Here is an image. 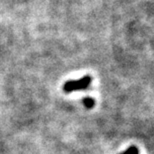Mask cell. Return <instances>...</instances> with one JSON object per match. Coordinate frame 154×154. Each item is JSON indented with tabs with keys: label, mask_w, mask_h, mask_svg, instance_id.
Instances as JSON below:
<instances>
[{
	"label": "cell",
	"mask_w": 154,
	"mask_h": 154,
	"mask_svg": "<svg viewBox=\"0 0 154 154\" xmlns=\"http://www.w3.org/2000/svg\"><path fill=\"white\" fill-rule=\"evenodd\" d=\"M92 78L90 76H84L80 79L76 80H68L64 83L63 85V91L65 93H71L74 91H80L84 90V89L88 88L91 84Z\"/></svg>",
	"instance_id": "6da1fadb"
},
{
	"label": "cell",
	"mask_w": 154,
	"mask_h": 154,
	"mask_svg": "<svg viewBox=\"0 0 154 154\" xmlns=\"http://www.w3.org/2000/svg\"><path fill=\"white\" fill-rule=\"evenodd\" d=\"M83 104H84V106L86 107V108L90 109L94 106L95 100L91 97H85L84 99H83Z\"/></svg>",
	"instance_id": "7a4b0ae2"
},
{
	"label": "cell",
	"mask_w": 154,
	"mask_h": 154,
	"mask_svg": "<svg viewBox=\"0 0 154 154\" xmlns=\"http://www.w3.org/2000/svg\"><path fill=\"white\" fill-rule=\"evenodd\" d=\"M122 154H139V151H138L137 147L131 146V147H129V148L126 150V151L123 152Z\"/></svg>",
	"instance_id": "3957f363"
}]
</instances>
